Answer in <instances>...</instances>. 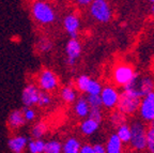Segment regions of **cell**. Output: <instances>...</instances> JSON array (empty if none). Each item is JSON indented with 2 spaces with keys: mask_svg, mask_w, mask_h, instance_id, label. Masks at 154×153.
Returning a JSON list of instances; mask_svg holds the SVG:
<instances>
[{
  "mask_svg": "<svg viewBox=\"0 0 154 153\" xmlns=\"http://www.w3.org/2000/svg\"><path fill=\"white\" fill-rule=\"evenodd\" d=\"M40 89L38 86L33 84H29L23 90L22 93V101L25 106H34L38 103V94H40Z\"/></svg>",
  "mask_w": 154,
  "mask_h": 153,
  "instance_id": "obj_11",
  "label": "cell"
},
{
  "mask_svg": "<svg viewBox=\"0 0 154 153\" xmlns=\"http://www.w3.org/2000/svg\"><path fill=\"white\" fill-rule=\"evenodd\" d=\"M47 125L44 122H38L32 126L31 136L32 138H43L47 133Z\"/></svg>",
  "mask_w": 154,
  "mask_h": 153,
  "instance_id": "obj_22",
  "label": "cell"
},
{
  "mask_svg": "<svg viewBox=\"0 0 154 153\" xmlns=\"http://www.w3.org/2000/svg\"><path fill=\"white\" fill-rule=\"evenodd\" d=\"M88 104L90 105V108H101L102 101L100 95H88L87 96Z\"/></svg>",
  "mask_w": 154,
  "mask_h": 153,
  "instance_id": "obj_31",
  "label": "cell"
},
{
  "mask_svg": "<svg viewBox=\"0 0 154 153\" xmlns=\"http://www.w3.org/2000/svg\"><path fill=\"white\" fill-rule=\"evenodd\" d=\"M99 127H100V122L95 121V120L91 119L89 117H87L85 118V120L82 122V124H80V131L86 136H90V135H93L94 133H96Z\"/></svg>",
  "mask_w": 154,
  "mask_h": 153,
  "instance_id": "obj_16",
  "label": "cell"
},
{
  "mask_svg": "<svg viewBox=\"0 0 154 153\" xmlns=\"http://www.w3.org/2000/svg\"><path fill=\"white\" fill-rule=\"evenodd\" d=\"M151 12H152V15H153V16H154V3H153V5H152Z\"/></svg>",
  "mask_w": 154,
  "mask_h": 153,
  "instance_id": "obj_36",
  "label": "cell"
},
{
  "mask_svg": "<svg viewBox=\"0 0 154 153\" xmlns=\"http://www.w3.org/2000/svg\"><path fill=\"white\" fill-rule=\"evenodd\" d=\"M119 95L120 93L118 90L112 86H106L102 88L100 98L102 101V106H104L107 109H113L117 107L119 101Z\"/></svg>",
  "mask_w": 154,
  "mask_h": 153,
  "instance_id": "obj_9",
  "label": "cell"
},
{
  "mask_svg": "<svg viewBox=\"0 0 154 153\" xmlns=\"http://www.w3.org/2000/svg\"><path fill=\"white\" fill-rule=\"evenodd\" d=\"M74 110L76 116H78L79 118H87L90 113V105L88 104L87 98H78L77 101H75L74 105Z\"/></svg>",
  "mask_w": 154,
  "mask_h": 153,
  "instance_id": "obj_17",
  "label": "cell"
},
{
  "mask_svg": "<svg viewBox=\"0 0 154 153\" xmlns=\"http://www.w3.org/2000/svg\"><path fill=\"white\" fill-rule=\"evenodd\" d=\"M80 145L79 140L74 137H71V138L66 139L65 142L62 145V152L64 153H78L80 150Z\"/></svg>",
  "mask_w": 154,
  "mask_h": 153,
  "instance_id": "obj_18",
  "label": "cell"
},
{
  "mask_svg": "<svg viewBox=\"0 0 154 153\" xmlns=\"http://www.w3.org/2000/svg\"><path fill=\"white\" fill-rule=\"evenodd\" d=\"M61 98H62V100L67 104L74 103L75 101L77 100L76 90L71 86L63 87L62 90H61Z\"/></svg>",
  "mask_w": 154,
  "mask_h": 153,
  "instance_id": "obj_19",
  "label": "cell"
},
{
  "mask_svg": "<svg viewBox=\"0 0 154 153\" xmlns=\"http://www.w3.org/2000/svg\"><path fill=\"white\" fill-rule=\"evenodd\" d=\"M88 117L101 123L102 119H103L101 108H90V113H89V115H88Z\"/></svg>",
  "mask_w": 154,
  "mask_h": 153,
  "instance_id": "obj_32",
  "label": "cell"
},
{
  "mask_svg": "<svg viewBox=\"0 0 154 153\" xmlns=\"http://www.w3.org/2000/svg\"><path fill=\"white\" fill-rule=\"evenodd\" d=\"M110 122L112 125H115L116 127H118L119 125L123 124V123L126 122V116L121 113V111H119V110H116V111H113L111 114Z\"/></svg>",
  "mask_w": 154,
  "mask_h": 153,
  "instance_id": "obj_26",
  "label": "cell"
},
{
  "mask_svg": "<svg viewBox=\"0 0 154 153\" xmlns=\"http://www.w3.org/2000/svg\"><path fill=\"white\" fill-rule=\"evenodd\" d=\"M51 103V98L49 95V92H46V91H42V90L40 91L36 105L40 106V107H46V106H48Z\"/></svg>",
  "mask_w": 154,
  "mask_h": 153,
  "instance_id": "obj_28",
  "label": "cell"
},
{
  "mask_svg": "<svg viewBox=\"0 0 154 153\" xmlns=\"http://www.w3.org/2000/svg\"><path fill=\"white\" fill-rule=\"evenodd\" d=\"M63 27L71 38L76 39L80 28V19L76 14H69L63 19Z\"/></svg>",
  "mask_w": 154,
  "mask_h": 153,
  "instance_id": "obj_12",
  "label": "cell"
},
{
  "mask_svg": "<svg viewBox=\"0 0 154 153\" xmlns=\"http://www.w3.org/2000/svg\"><path fill=\"white\" fill-rule=\"evenodd\" d=\"M26 123V120L23 115V111L19 109L13 110L12 113H10L8 117V125L10 129L12 130H18L23 127Z\"/></svg>",
  "mask_w": 154,
  "mask_h": 153,
  "instance_id": "obj_14",
  "label": "cell"
},
{
  "mask_svg": "<svg viewBox=\"0 0 154 153\" xmlns=\"http://www.w3.org/2000/svg\"><path fill=\"white\" fill-rule=\"evenodd\" d=\"M75 1L82 7H87V5H89L92 2V0H75Z\"/></svg>",
  "mask_w": 154,
  "mask_h": 153,
  "instance_id": "obj_35",
  "label": "cell"
},
{
  "mask_svg": "<svg viewBox=\"0 0 154 153\" xmlns=\"http://www.w3.org/2000/svg\"><path fill=\"white\" fill-rule=\"evenodd\" d=\"M150 2H152V3H154V0H150Z\"/></svg>",
  "mask_w": 154,
  "mask_h": 153,
  "instance_id": "obj_37",
  "label": "cell"
},
{
  "mask_svg": "<svg viewBox=\"0 0 154 153\" xmlns=\"http://www.w3.org/2000/svg\"><path fill=\"white\" fill-rule=\"evenodd\" d=\"M45 141L42 138H32V140L28 141L27 149L30 153H43Z\"/></svg>",
  "mask_w": 154,
  "mask_h": 153,
  "instance_id": "obj_20",
  "label": "cell"
},
{
  "mask_svg": "<svg viewBox=\"0 0 154 153\" xmlns=\"http://www.w3.org/2000/svg\"><path fill=\"white\" fill-rule=\"evenodd\" d=\"M93 153H106L105 146L101 144H95L93 146Z\"/></svg>",
  "mask_w": 154,
  "mask_h": 153,
  "instance_id": "obj_34",
  "label": "cell"
},
{
  "mask_svg": "<svg viewBox=\"0 0 154 153\" xmlns=\"http://www.w3.org/2000/svg\"><path fill=\"white\" fill-rule=\"evenodd\" d=\"M65 54H66V63L69 65H74L82 54V45L77 38H71L69 40L65 46Z\"/></svg>",
  "mask_w": 154,
  "mask_h": 153,
  "instance_id": "obj_10",
  "label": "cell"
},
{
  "mask_svg": "<svg viewBox=\"0 0 154 153\" xmlns=\"http://www.w3.org/2000/svg\"><path fill=\"white\" fill-rule=\"evenodd\" d=\"M139 116L144 122L154 121V91L141 98L140 105L138 108Z\"/></svg>",
  "mask_w": 154,
  "mask_h": 153,
  "instance_id": "obj_8",
  "label": "cell"
},
{
  "mask_svg": "<svg viewBox=\"0 0 154 153\" xmlns=\"http://www.w3.org/2000/svg\"><path fill=\"white\" fill-rule=\"evenodd\" d=\"M59 85V79L51 70H43L38 77V87L40 90L51 92L56 90Z\"/></svg>",
  "mask_w": 154,
  "mask_h": 153,
  "instance_id": "obj_7",
  "label": "cell"
},
{
  "mask_svg": "<svg viewBox=\"0 0 154 153\" xmlns=\"http://www.w3.org/2000/svg\"><path fill=\"white\" fill-rule=\"evenodd\" d=\"M26 1H31L32 2V1H34V0H26Z\"/></svg>",
  "mask_w": 154,
  "mask_h": 153,
  "instance_id": "obj_38",
  "label": "cell"
},
{
  "mask_svg": "<svg viewBox=\"0 0 154 153\" xmlns=\"http://www.w3.org/2000/svg\"><path fill=\"white\" fill-rule=\"evenodd\" d=\"M147 150L154 153V121L150 122L149 129H147Z\"/></svg>",
  "mask_w": 154,
  "mask_h": 153,
  "instance_id": "obj_25",
  "label": "cell"
},
{
  "mask_svg": "<svg viewBox=\"0 0 154 153\" xmlns=\"http://www.w3.org/2000/svg\"><path fill=\"white\" fill-rule=\"evenodd\" d=\"M90 79L91 78H90L88 75H80V76L76 79V83H75V86H76L77 90H79V91H82V92L86 93L87 87H88Z\"/></svg>",
  "mask_w": 154,
  "mask_h": 153,
  "instance_id": "obj_27",
  "label": "cell"
},
{
  "mask_svg": "<svg viewBox=\"0 0 154 153\" xmlns=\"http://www.w3.org/2000/svg\"><path fill=\"white\" fill-rule=\"evenodd\" d=\"M27 145H28V139L22 135H15L9 138L8 141V147L10 151L14 153H22L26 150Z\"/></svg>",
  "mask_w": 154,
  "mask_h": 153,
  "instance_id": "obj_13",
  "label": "cell"
},
{
  "mask_svg": "<svg viewBox=\"0 0 154 153\" xmlns=\"http://www.w3.org/2000/svg\"><path fill=\"white\" fill-rule=\"evenodd\" d=\"M117 136L121 139L123 144H128L131 139V127L130 125H128L126 123H123V124L119 125L117 127Z\"/></svg>",
  "mask_w": 154,
  "mask_h": 153,
  "instance_id": "obj_21",
  "label": "cell"
},
{
  "mask_svg": "<svg viewBox=\"0 0 154 153\" xmlns=\"http://www.w3.org/2000/svg\"><path fill=\"white\" fill-rule=\"evenodd\" d=\"M31 15L38 24L42 26L53 24L56 20V11L46 0H34L31 5Z\"/></svg>",
  "mask_w": 154,
  "mask_h": 153,
  "instance_id": "obj_2",
  "label": "cell"
},
{
  "mask_svg": "<svg viewBox=\"0 0 154 153\" xmlns=\"http://www.w3.org/2000/svg\"><path fill=\"white\" fill-rule=\"evenodd\" d=\"M136 76H137V74L135 72V70L133 69L132 65L128 64V63L120 62L113 67L112 78L113 81L118 86L121 87L126 86Z\"/></svg>",
  "mask_w": 154,
  "mask_h": 153,
  "instance_id": "obj_5",
  "label": "cell"
},
{
  "mask_svg": "<svg viewBox=\"0 0 154 153\" xmlns=\"http://www.w3.org/2000/svg\"><path fill=\"white\" fill-rule=\"evenodd\" d=\"M89 11L93 19L99 23H108L112 17L111 8L107 0H92Z\"/></svg>",
  "mask_w": 154,
  "mask_h": 153,
  "instance_id": "obj_4",
  "label": "cell"
},
{
  "mask_svg": "<svg viewBox=\"0 0 154 153\" xmlns=\"http://www.w3.org/2000/svg\"><path fill=\"white\" fill-rule=\"evenodd\" d=\"M141 96L133 88H123V91L119 95L117 108L125 116H132L138 111Z\"/></svg>",
  "mask_w": 154,
  "mask_h": 153,
  "instance_id": "obj_1",
  "label": "cell"
},
{
  "mask_svg": "<svg viewBox=\"0 0 154 153\" xmlns=\"http://www.w3.org/2000/svg\"><path fill=\"white\" fill-rule=\"evenodd\" d=\"M53 47V44L48 39H40L38 41V43H36V48H38V52H41V53H48L49 50L51 49Z\"/></svg>",
  "mask_w": 154,
  "mask_h": 153,
  "instance_id": "obj_29",
  "label": "cell"
},
{
  "mask_svg": "<svg viewBox=\"0 0 154 153\" xmlns=\"http://www.w3.org/2000/svg\"><path fill=\"white\" fill-rule=\"evenodd\" d=\"M131 139L128 144L135 151L147 150V126L141 120H134L131 123Z\"/></svg>",
  "mask_w": 154,
  "mask_h": 153,
  "instance_id": "obj_3",
  "label": "cell"
},
{
  "mask_svg": "<svg viewBox=\"0 0 154 153\" xmlns=\"http://www.w3.org/2000/svg\"><path fill=\"white\" fill-rule=\"evenodd\" d=\"M79 153H93V146L89 144H86L80 147Z\"/></svg>",
  "mask_w": 154,
  "mask_h": 153,
  "instance_id": "obj_33",
  "label": "cell"
},
{
  "mask_svg": "<svg viewBox=\"0 0 154 153\" xmlns=\"http://www.w3.org/2000/svg\"><path fill=\"white\" fill-rule=\"evenodd\" d=\"M123 88H133L142 98L154 91V80L150 76H138L137 75L130 84H128Z\"/></svg>",
  "mask_w": 154,
  "mask_h": 153,
  "instance_id": "obj_6",
  "label": "cell"
},
{
  "mask_svg": "<svg viewBox=\"0 0 154 153\" xmlns=\"http://www.w3.org/2000/svg\"><path fill=\"white\" fill-rule=\"evenodd\" d=\"M123 142L117 136V134H112L109 136L106 142V152L107 153H121L123 152Z\"/></svg>",
  "mask_w": 154,
  "mask_h": 153,
  "instance_id": "obj_15",
  "label": "cell"
},
{
  "mask_svg": "<svg viewBox=\"0 0 154 153\" xmlns=\"http://www.w3.org/2000/svg\"><path fill=\"white\" fill-rule=\"evenodd\" d=\"M23 115H24V118L26 121H33L36 117L35 110L32 108V106H25V108L22 110Z\"/></svg>",
  "mask_w": 154,
  "mask_h": 153,
  "instance_id": "obj_30",
  "label": "cell"
},
{
  "mask_svg": "<svg viewBox=\"0 0 154 153\" xmlns=\"http://www.w3.org/2000/svg\"><path fill=\"white\" fill-rule=\"evenodd\" d=\"M45 153H60L62 152V145L58 140H49L45 142L44 147Z\"/></svg>",
  "mask_w": 154,
  "mask_h": 153,
  "instance_id": "obj_24",
  "label": "cell"
},
{
  "mask_svg": "<svg viewBox=\"0 0 154 153\" xmlns=\"http://www.w3.org/2000/svg\"><path fill=\"white\" fill-rule=\"evenodd\" d=\"M102 88H103V86L101 85L100 81L95 80V79H90L88 87H87L86 93L88 95H100Z\"/></svg>",
  "mask_w": 154,
  "mask_h": 153,
  "instance_id": "obj_23",
  "label": "cell"
}]
</instances>
